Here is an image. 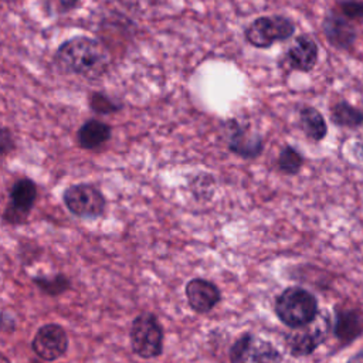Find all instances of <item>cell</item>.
Segmentation results:
<instances>
[{"instance_id":"cell-1","label":"cell","mask_w":363,"mask_h":363,"mask_svg":"<svg viewBox=\"0 0 363 363\" xmlns=\"http://www.w3.org/2000/svg\"><path fill=\"white\" fill-rule=\"evenodd\" d=\"M54 62L64 74L98 79L106 72L111 58L99 40L89 35H74L57 48Z\"/></svg>"},{"instance_id":"cell-2","label":"cell","mask_w":363,"mask_h":363,"mask_svg":"<svg viewBox=\"0 0 363 363\" xmlns=\"http://www.w3.org/2000/svg\"><path fill=\"white\" fill-rule=\"evenodd\" d=\"M275 313L282 323L292 329L311 325L319 312L318 299L302 286H288L275 299Z\"/></svg>"},{"instance_id":"cell-3","label":"cell","mask_w":363,"mask_h":363,"mask_svg":"<svg viewBox=\"0 0 363 363\" xmlns=\"http://www.w3.org/2000/svg\"><path fill=\"white\" fill-rule=\"evenodd\" d=\"M295 33L294 21L282 14L261 16L252 20L244 30L247 43L257 48H269L278 41H285Z\"/></svg>"},{"instance_id":"cell-4","label":"cell","mask_w":363,"mask_h":363,"mask_svg":"<svg viewBox=\"0 0 363 363\" xmlns=\"http://www.w3.org/2000/svg\"><path fill=\"white\" fill-rule=\"evenodd\" d=\"M132 350L143 359H153L162 353L163 328L150 312L138 315L130 326Z\"/></svg>"},{"instance_id":"cell-5","label":"cell","mask_w":363,"mask_h":363,"mask_svg":"<svg viewBox=\"0 0 363 363\" xmlns=\"http://www.w3.org/2000/svg\"><path fill=\"white\" fill-rule=\"evenodd\" d=\"M62 201L69 213L79 218H99L106 207V200L101 190L91 183H77L67 187Z\"/></svg>"},{"instance_id":"cell-6","label":"cell","mask_w":363,"mask_h":363,"mask_svg":"<svg viewBox=\"0 0 363 363\" xmlns=\"http://www.w3.org/2000/svg\"><path fill=\"white\" fill-rule=\"evenodd\" d=\"M10 203L3 213L4 223L20 225L27 221V217L37 200V186L28 179L23 177L13 183L10 189Z\"/></svg>"},{"instance_id":"cell-7","label":"cell","mask_w":363,"mask_h":363,"mask_svg":"<svg viewBox=\"0 0 363 363\" xmlns=\"http://www.w3.org/2000/svg\"><path fill=\"white\" fill-rule=\"evenodd\" d=\"M31 346L43 360L52 362L67 352L68 337L62 326L57 323H47L37 330Z\"/></svg>"},{"instance_id":"cell-8","label":"cell","mask_w":363,"mask_h":363,"mask_svg":"<svg viewBox=\"0 0 363 363\" xmlns=\"http://www.w3.org/2000/svg\"><path fill=\"white\" fill-rule=\"evenodd\" d=\"M227 123H228L227 146L230 152L244 159H254L262 153L264 140L261 135L252 132L248 126L240 125L235 119H231Z\"/></svg>"},{"instance_id":"cell-9","label":"cell","mask_w":363,"mask_h":363,"mask_svg":"<svg viewBox=\"0 0 363 363\" xmlns=\"http://www.w3.org/2000/svg\"><path fill=\"white\" fill-rule=\"evenodd\" d=\"M186 298L197 313L210 312L221 299L220 288L204 278H193L186 284Z\"/></svg>"},{"instance_id":"cell-10","label":"cell","mask_w":363,"mask_h":363,"mask_svg":"<svg viewBox=\"0 0 363 363\" xmlns=\"http://www.w3.org/2000/svg\"><path fill=\"white\" fill-rule=\"evenodd\" d=\"M318 44L309 34L298 35L285 54L289 67L301 72L312 71L318 62Z\"/></svg>"},{"instance_id":"cell-11","label":"cell","mask_w":363,"mask_h":363,"mask_svg":"<svg viewBox=\"0 0 363 363\" xmlns=\"http://www.w3.org/2000/svg\"><path fill=\"white\" fill-rule=\"evenodd\" d=\"M322 28L323 33L328 38V41L340 50L349 48L354 40H356V28L354 26L350 23V20H347L345 16L330 10L322 23Z\"/></svg>"},{"instance_id":"cell-12","label":"cell","mask_w":363,"mask_h":363,"mask_svg":"<svg viewBox=\"0 0 363 363\" xmlns=\"http://www.w3.org/2000/svg\"><path fill=\"white\" fill-rule=\"evenodd\" d=\"M335 336L343 343H352L363 333V319L354 309H337L333 325Z\"/></svg>"},{"instance_id":"cell-13","label":"cell","mask_w":363,"mask_h":363,"mask_svg":"<svg viewBox=\"0 0 363 363\" xmlns=\"http://www.w3.org/2000/svg\"><path fill=\"white\" fill-rule=\"evenodd\" d=\"M112 130L111 126L99 119H88L85 121L78 132H77V142L85 150H94L102 145H105L111 139Z\"/></svg>"},{"instance_id":"cell-14","label":"cell","mask_w":363,"mask_h":363,"mask_svg":"<svg viewBox=\"0 0 363 363\" xmlns=\"http://www.w3.org/2000/svg\"><path fill=\"white\" fill-rule=\"evenodd\" d=\"M325 329L313 328L294 332L288 336V347L294 356L311 354L325 339Z\"/></svg>"},{"instance_id":"cell-15","label":"cell","mask_w":363,"mask_h":363,"mask_svg":"<svg viewBox=\"0 0 363 363\" xmlns=\"http://www.w3.org/2000/svg\"><path fill=\"white\" fill-rule=\"evenodd\" d=\"M299 122L305 135L313 140H322L328 133V125L323 115L313 106H303L299 111Z\"/></svg>"},{"instance_id":"cell-16","label":"cell","mask_w":363,"mask_h":363,"mask_svg":"<svg viewBox=\"0 0 363 363\" xmlns=\"http://www.w3.org/2000/svg\"><path fill=\"white\" fill-rule=\"evenodd\" d=\"M330 121L337 126L359 128L363 125V111L347 101H340L330 108Z\"/></svg>"},{"instance_id":"cell-17","label":"cell","mask_w":363,"mask_h":363,"mask_svg":"<svg viewBox=\"0 0 363 363\" xmlns=\"http://www.w3.org/2000/svg\"><path fill=\"white\" fill-rule=\"evenodd\" d=\"M248 362L250 363H279L281 354L271 343L254 337L250 349Z\"/></svg>"},{"instance_id":"cell-18","label":"cell","mask_w":363,"mask_h":363,"mask_svg":"<svg viewBox=\"0 0 363 363\" xmlns=\"http://www.w3.org/2000/svg\"><path fill=\"white\" fill-rule=\"evenodd\" d=\"M303 164L302 153L291 145H286L281 149L278 155V169L285 174H296Z\"/></svg>"},{"instance_id":"cell-19","label":"cell","mask_w":363,"mask_h":363,"mask_svg":"<svg viewBox=\"0 0 363 363\" xmlns=\"http://www.w3.org/2000/svg\"><path fill=\"white\" fill-rule=\"evenodd\" d=\"M33 282L45 294L54 296V295H58L64 291H67L71 285L69 279L62 275V274H57L54 277H43V275H37L33 278Z\"/></svg>"},{"instance_id":"cell-20","label":"cell","mask_w":363,"mask_h":363,"mask_svg":"<svg viewBox=\"0 0 363 363\" xmlns=\"http://www.w3.org/2000/svg\"><path fill=\"white\" fill-rule=\"evenodd\" d=\"M88 102H89V108L95 113H101V115H109L122 109L121 104L115 102L112 98H109L102 92H92L88 98Z\"/></svg>"},{"instance_id":"cell-21","label":"cell","mask_w":363,"mask_h":363,"mask_svg":"<svg viewBox=\"0 0 363 363\" xmlns=\"http://www.w3.org/2000/svg\"><path fill=\"white\" fill-rule=\"evenodd\" d=\"M252 340H254L252 335L245 333L234 342V345L230 349L231 363H248V356H250V349H251Z\"/></svg>"},{"instance_id":"cell-22","label":"cell","mask_w":363,"mask_h":363,"mask_svg":"<svg viewBox=\"0 0 363 363\" xmlns=\"http://www.w3.org/2000/svg\"><path fill=\"white\" fill-rule=\"evenodd\" d=\"M340 14L347 20H362L363 18V1H342L339 3Z\"/></svg>"},{"instance_id":"cell-23","label":"cell","mask_w":363,"mask_h":363,"mask_svg":"<svg viewBox=\"0 0 363 363\" xmlns=\"http://www.w3.org/2000/svg\"><path fill=\"white\" fill-rule=\"evenodd\" d=\"M11 149H14V139L13 135L10 133V130L3 126L1 128V133H0V153L4 157Z\"/></svg>"},{"instance_id":"cell-24","label":"cell","mask_w":363,"mask_h":363,"mask_svg":"<svg viewBox=\"0 0 363 363\" xmlns=\"http://www.w3.org/2000/svg\"><path fill=\"white\" fill-rule=\"evenodd\" d=\"M347 363H363V349L360 352H357L356 354H353Z\"/></svg>"},{"instance_id":"cell-25","label":"cell","mask_w":363,"mask_h":363,"mask_svg":"<svg viewBox=\"0 0 363 363\" xmlns=\"http://www.w3.org/2000/svg\"><path fill=\"white\" fill-rule=\"evenodd\" d=\"M1 363H9V360H7V359L3 356V357H1Z\"/></svg>"}]
</instances>
